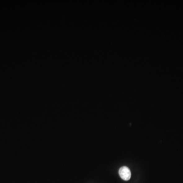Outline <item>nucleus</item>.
<instances>
[{"label": "nucleus", "instance_id": "1", "mask_svg": "<svg viewBox=\"0 0 183 183\" xmlns=\"http://www.w3.org/2000/svg\"><path fill=\"white\" fill-rule=\"evenodd\" d=\"M119 175L123 180H129L131 178V173L129 168L126 166H123L120 168L119 172Z\"/></svg>", "mask_w": 183, "mask_h": 183}]
</instances>
